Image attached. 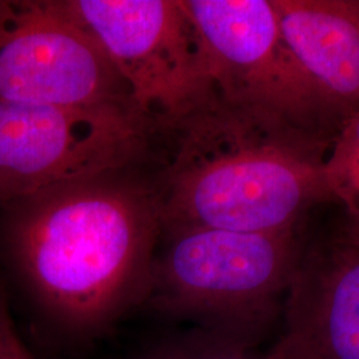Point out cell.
I'll return each mask as SVG.
<instances>
[{"mask_svg":"<svg viewBox=\"0 0 359 359\" xmlns=\"http://www.w3.org/2000/svg\"><path fill=\"white\" fill-rule=\"evenodd\" d=\"M1 208L8 261L62 333L92 341L144 305L163 234L154 184L121 170Z\"/></svg>","mask_w":359,"mask_h":359,"instance_id":"obj_1","label":"cell"},{"mask_svg":"<svg viewBox=\"0 0 359 359\" xmlns=\"http://www.w3.org/2000/svg\"><path fill=\"white\" fill-rule=\"evenodd\" d=\"M158 135L168 142L154 184L163 231H301L308 210L333 200L323 177L330 147L231 103L216 88Z\"/></svg>","mask_w":359,"mask_h":359,"instance_id":"obj_2","label":"cell"},{"mask_svg":"<svg viewBox=\"0 0 359 359\" xmlns=\"http://www.w3.org/2000/svg\"><path fill=\"white\" fill-rule=\"evenodd\" d=\"M144 305L194 329L256 347L283 317L305 243L301 231H164Z\"/></svg>","mask_w":359,"mask_h":359,"instance_id":"obj_3","label":"cell"},{"mask_svg":"<svg viewBox=\"0 0 359 359\" xmlns=\"http://www.w3.org/2000/svg\"><path fill=\"white\" fill-rule=\"evenodd\" d=\"M218 95L332 148L350 115L285 43L273 0H184Z\"/></svg>","mask_w":359,"mask_h":359,"instance_id":"obj_4","label":"cell"},{"mask_svg":"<svg viewBox=\"0 0 359 359\" xmlns=\"http://www.w3.org/2000/svg\"><path fill=\"white\" fill-rule=\"evenodd\" d=\"M157 129L132 105L0 102V208L55 187L127 170Z\"/></svg>","mask_w":359,"mask_h":359,"instance_id":"obj_5","label":"cell"},{"mask_svg":"<svg viewBox=\"0 0 359 359\" xmlns=\"http://www.w3.org/2000/svg\"><path fill=\"white\" fill-rule=\"evenodd\" d=\"M157 133L215 90L184 0H69Z\"/></svg>","mask_w":359,"mask_h":359,"instance_id":"obj_6","label":"cell"},{"mask_svg":"<svg viewBox=\"0 0 359 359\" xmlns=\"http://www.w3.org/2000/svg\"><path fill=\"white\" fill-rule=\"evenodd\" d=\"M0 102L135 107L69 0H0Z\"/></svg>","mask_w":359,"mask_h":359,"instance_id":"obj_7","label":"cell"},{"mask_svg":"<svg viewBox=\"0 0 359 359\" xmlns=\"http://www.w3.org/2000/svg\"><path fill=\"white\" fill-rule=\"evenodd\" d=\"M269 359H359V229L345 218L304 243Z\"/></svg>","mask_w":359,"mask_h":359,"instance_id":"obj_8","label":"cell"},{"mask_svg":"<svg viewBox=\"0 0 359 359\" xmlns=\"http://www.w3.org/2000/svg\"><path fill=\"white\" fill-rule=\"evenodd\" d=\"M283 40L322 92L359 111V0H273Z\"/></svg>","mask_w":359,"mask_h":359,"instance_id":"obj_9","label":"cell"},{"mask_svg":"<svg viewBox=\"0 0 359 359\" xmlns=\"http://www.w3.org/2000/svg\"><path fill=\"white\" fill-rule=\"evenodd\" d=\"M323 177L333 200L346 208V218L359 225V111L338 133L323 163Z\"/></svg>","mask_w":359,"mask_h":359,"instance_id":"obj_10","label":"cell"},{"mask_svg":"<svg viewBox=\"0 0 359 359\" xmlns=\"http://www.w3.org/2000/svg\"><path fill=\"white\" fill-rule=\"evenodd\" d=\"M135 359H269L258 354L256 347L216 334L193 329L169 337L144 350Z\"/></svg>","mask_w":359,"mask_h":359,"instance_id":"obj_11","label":"cell"},{"mask_svg":"<svg viewBox=\"0 0 359 359\" xmlns=\"http://www.w3.org/2000/svg\"><path fill=\"white\" fill-rule=\"evenodd\" d=\"M0 359H35L13 326L4 297L0 298Z\"/></svg>","mask_w":359,"mask_h":359,"instance_id":"obj_12","label":"cell"},{"mask_svg":"<svg viewBox=\"0 0 359 359\" xmlns=\"http://www.w3.org/2000/svg\"><path fill=\"white\" fill-rule=\"evenodd\" d=\"M351 224H353V222H351ZM353 225H354V226H355V228H358V229H359V225H355V224H353Z\"/></svg>","mask_w":359,"mask_h":359,"instance_id":"obj_13","label":"cell"},{"mask_svg":"<svg viewBox=\"0 0 359 359\" xmlns=\"http://www.w3.org/2000/svg\"><path fill=\"white\" fill-rule=\"evenodd\" d=\"M1 297H3V294H1V293H0V298H1Z\"/></svg>","mask_w":359,"mask_h":359,"instance_id":"obj_14","label":"cell"}]
</instances>
